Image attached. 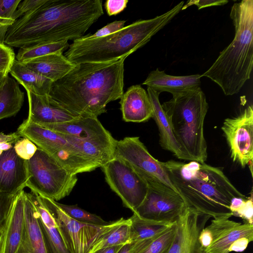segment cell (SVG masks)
Masks as SVG:
<instances>
[{"label":"cell","mask_w":253,"mask_h":253,"mask_svg":"<svg viewBox=\"0 0 253 253\" xmlns=\"http://www.w3.org/2000/svg\"><path fill=\"white\" fill-rule=\"evenodd\" d=\"M235 29L232 42L201 75L216 83L225 95L238 93L251 78L253 67V0H243L231 7Z\"/></svg>","instance_id":"obj_5"},{"label":"cell","mask_w":253,"mask_h":253,"mask_svg":"<svg viewBox=\"0 0 253 253\" xmlns=\"http://www.w3.org/2000/svg\"><path fill=\"white\" fill-rule=\"evenodd\" d=\"M22 64L53 82L62 78L76 66L62 52L49 54Z\"/></svg>","instance_id":"obj_24"},{"label":"cell","mask_w":253,"mask_h":253,"mask_svg":"<svg viewBox=\"0 0 253 253\" xmlns=\"http://www.w3.org/2000/svg\"><path fill=\"white\" fill-rule=\"evenodd\" d=\"M101 168L110 188L126 207L134 212L144 200L148 189L146 181L124 160L114 158Z\"/></svg>","instance_id":"obj_10"},{"label":"cell","mask_w":253,"mask_h":253,"mask_svg":"<svg viewBox=\"0 0 253 253\" xmlns=\"http://www.w3.org/2000/svg\"><path fill=\"white\" fill-rule=\"evenodd\" d=\"M14 22V20L12 18L0 17V44H4L8 29Z\"/></svg>","instance_id":"obj_41"},{"label":"cell","mask_w":253,"mask_h":253,"mask_svg":"<svg viewBox=\"0 0 253 253\" xmlns=\"http://www.w3.org/2000/svg\"><path fill=\"white\" fill-rule=\"evenodd\" d=\"M124 245L116 246L98 250L93 253H118Z\"/></svg>","instance_id":"obj_43"},{"label":"cell","mask_w":253,"mask_h":253,"mask_svg":"<svg viewBox=\"0 0 253 253\" xmlns=\"http://www.w3.org/2000/svg\"><path fill=\"white\" fill-rule=\"evenodd\" d=\"M104 14L101 0H47L37 10L16 20L4 44L21 48L75 40L84 36Z\"/></svg>","instance_id":"obj_1"},{"label":"cell","mask_w":253,"mask_h":253,"mask_svg":"<svg viewBox=\"0 0 253 253\" xmlns=\"http://www.w3.org/2000/svg\"><path fill=\"white\" fill-rule=\"evenodd\" d=\"M228 2L227 0H190L183 5L181 10L186 9L192 5H196L199 10L208 7L225 5Z\"/></svg>","instance_id":"obj_40"},{"label":"cell","mask_w":253,"mask_h":253,"mask_svg":"<svg viewBox=\"0 0 253 253\" xmlns=\"http://www.w3.org/2000/svg\"><path fill=\"white\" fill-rule=\"evenodd\" d=\"M42 126L72 136L84 142L92 143L114 155L117 140L105 128L97 117L80 116L69 122L46 125Z\"/></svg>","instance_id":"obj_14"},{"label":"cell","mask_w":253,"mask_h":253,"mask_svg":"<svg viewBox=\"0 0 253 253\" xmlns=\"http://www.w3.org/2000/svg\"><path fill=\"white\" fill-rule=\"evenodd\" d=\"M128 2V0H106L104 6L107 14L109 16L118 14L126 7Z\"/></svg>","instance_id":"obj_38"},{"label":"cell","mask_w":253,"mask_h":253,"mask_svg":"<svg viewBox=\"0 0 253 253\" xmlns=\"http://www.w3.org/2000/svg\"><path fill=\"white\" fill-rule=\"evenodd\" d=\"M187 208L177 192L163 186H148L144 200L133 213L144 218L174 223Z\"/></svg>","instance_id":"obj_12"},{"label":"cell","mask_w":253,"mask_h":253,"mask_svg":"<svg viewBox=\"0 0 253 253\" xmlns=\"http://www.w3.org/2000/svg\"><path fill=\"white\" fill-rule=\"evenodd\" d=\"M12 147H13V146L10 143H0V149L3 151L8 150Z\"/></svg>","instance_id":"obj_45"},{"label":"cell","mask_w":253,"mask_h":253,"mask_svg":"<svg viewBox=\"0 0 253 253\" xmlns=\"http://www.w3.org/2000/svg\"><path fill=\"white\" fill-rule=\"evenodd\" d=\"M21 138V136L17 131L8 134L0 132V143H7L13 144Z\"/></svg>","instance_id":"obj_42"},{"label":"cell","mask_w":253,"mask_h":253,"mask_svg":"<svg viewBox=\"0 0 253 253\" xmlns=\"http://www.w3.org/2000/svg\"><path fill=\"white\" fill-rule=\"evenodd\" d=\"M83 63L53 83L48 97L80 116L97 117L106 112L109 102L124 93V61Z\"/></svg>","instance_id":"obj_2"},{"label":"cell","mask_w":253,"mask_h":253,"mask_svg":"<svg viewBox=\"0 0 253 253\" xmlns=\"http://www.w3.org/2000/svg\"><path fill=\"white\" fill-rule=\"evenodd\" d=\"M126 22L125 20L115 21L108 24L94 34L84 36L83 37L86 39H95L112 34L123 29Z\"/></svg>","instance_id":"obj_36"},{"label":"cell","mask_w":253,"mask_h":253,"mask_svg":"<svg viewBox=\"0 0 253 253\" xmlns=\"http://www.w3.org/2000/svg\"><path fill=\"white\" fill-rule=\"evenodd\" d=\"M24 101V92L13 78L7 76L0 88V120L16 115Z\"/></svg>","instance_id":"obj_26"},{"label":"cell","mask_w":253,"mask_h":253,"mask_svg":"<svg viewBox=\"0 0 253 253\" xmlns=\"http://www.w3.org/2000/svg\"><path fill=\"white\" fill-rule=\"evenodd\" d=\"M27 180L26 160L14 148L0 155V193L15 196L23 190Z\"/></svg>","instance_id":"obj_16"},{"label":"cell","mask_w":253,"mask_h":253,"mask_svg":"<svg viewBox=\"0 0 253 253\" xmlns=\"http://www.w3.org/2000/svg\"><path fill=\"white\" fill-rule=\"evenodd\" d=\"M26 187L31 192L55 201L69 195L78 177L60 165L51 156L38 147L34 156L26 160Z\"/></svg>","instance_id":"obj_7"},{"label":"cell","mask_w":253,"mask_h":253,"mask_svg":"<svg viewBox=\"0 0 253 253\" xmlns=\"http://www.w3.org/2000/svg\"><path fill=\"white\" fill-rule=\"evenodd\" d=\"M161 106L184 154L190 161L205 163L208 153L204 124L209 105L201 87L173 94Z\"/></svg>","instance_id":"obj_6"},{"label":"cell","mask_w":253,"mask_h":253,"mask_svg":"<svg viewBox=\"0 0 253 253\" xmlns=\"http://www.w3.org/2000/svg\"><path fill=\"white\" fill-rule=\"evenodd\" d=\"M181 253H203V252L201 250L199 245L192 246Z\"/></svg>","instance_id":"obj_44"},{"label":"cell","mask_w":253,"mask_h":253,"mask_svg":"<svg viewBox=\"0 0 253 253\" xmlns=\"http://www.w3.org/2000/svg\"><path fill=\"white\" fill-rule=\"evenodd\" d=\"M119 103L123 119L125 122L141 123L152 117L153 110L149 97L140 85L128 87L123 93Z\"/></svg>","instance_id":"obj_19"},{"label":"cell","mask_w":253,"mask_h":253,"mask_svg":"<svg viewBox=\"0 0 253 253\" xmlns=\"http://www.w3.org/2000/svg\"><path fill=\"white\" fill-rule=\"evenodd\" d=\"M67 41L52 43H39L20 48L15 59L24 63L49 54L62 52L69 46Z\"/></svg>","instance_id":"obj_28"},{"label":"cell","mask_w":253,"mask_h":253,"mask_svg":"<svg viewBox=\"0 0 253 253\" xmlns=\"http://www.w3.org/2000/svg\"><path fill=\"white\" fill-rule=\"evenodd\" d=\"M9 73L26 91L39 96H48L53 83L16 59L11 67Z\"/></svg>","instance_id":"obj_25"},{"label":"cell","mask_w":253,"mask_h":253,"mask_svg":"<svg viewBox=\"0 0 253 253\" xmlns=\"http://www.w3.org/2000/svg\"><path fill=\"white\" fill-rule=\"evenodd\" d=\"M38 196L53 216L60 234L71 253H88L93 245L104 235L127 220L121 218L105 226L80 222L68 216L57 205V201Z\"/></svg>","instance_id":"obj_8"},{"label":"cell","mask_w":253,"mask_h":253,"mask_svg":"<svg viewBox=\"0 0 253 253\" xmlns=\"http://www.w3.org/2000/svg\"><path fill=\"white\" fill-rule=\"evenodd\" d=\"M3 228H0V253H1V249L3 241Z\"/></svg>","instance_id":"obj_47"},{"label":"cell","mask_w":253,"mask_h":253,"mask_svg":"<svg viewBox=\"0 0 253 253\" xmlns=\"http://www.w3.org/2000/svg\"><path fill=\"white\" fill-rule=\"evenodd\" d=\"M24 226L15 253H47L38 219L37 210L29 193L23 191Z\"/></svg>","instance_id":"obj_18"},{"label":"cell","mask_w":253,"mask_h":253,"mask_svg":"<svg viewBox=\"0 0 253 253\" xmlns=\"http://www.w3.org/2000/svg\"><path fill=\"white\" fill-rule=\"evenodd\" d=\"M16 196L0 193V228H3L6 219Z\"/></svg>","instance_id":"obj_37"},{"label":"cell","mask_w":253,"mask_h":253,"mask_svg":"<svg viewBox=\"0 0 253 253\" xmlns=\"http://www.w3.org/2000/svg\"><path fill=\"white\" fill-rule=\"evenodd\" d=\"M29 102L27 120L38 125L65 123L80 116L61 106L48 96H39L27 90Z\"/></svg>","instance_id":"obj_17"},{"label":"cell","mask_w":253,"mask_h":253,"mask_svg":"<svg viewBox=\"0 0 253 253\" xmlns=\"http://www.w3.org/2000/svg\"><path fill=\"white\" fill-rule=\"evenodd\" d=\"M169 178L188 208L213 218L232 216L234 197L245 198L220 168L191 161L162 162Z\"/></svg>","instance_id":"obj_3"},{"label":"cell","mask_w":253,"mask_h":253,"mask_svg":"<svg viewBox=\"0 0 253 253\" xmlns=\"http://www.w3.org/2000/svg\"><path fill=\"white\" fill-rule=\"evenodd\" d=\"M184 3V1L180 2L154 18L136 21L112 34L95 39L83 36L75 40L64 55L75 65L105 63L127 57L169 24L181 10Z\"/></svg>","instance_id":"obj_4"},{"label":"cell","mask_w":253,"mask_h":253,"mask_svg":"<svg viewBox=\"0 0 253 253\" xmlns=\"http://www.w3.org/2000/svg\"><path fill=\"white\" fill-rule=\"evenodd\" d=\"M7 75H0V88L1 87L2 84H4L5 79L7 77Z\"/></svg>","instance_id":"obj_48"},{"label":"cell","mask_w":253,"mask_h":253,"mask_svg":"<svg viewBox=\"0 0 253 253\" xmlns=\"http://www.w3.org/2000/svg\"><path fill=\"white\" fill-rule=\"evenodd\" d=\"M57 204L68 216L78 222L97 226H105L111 223L105 221L95 214L78 207L77 205H67L57 202Z\"/></svg>","instance_id":"obj_30"},{"label":"cell","mask_w":253,"mask_h":253,"mask_svg":"<svg viewBox=\"0 0 253 253\" xmlns=\"http://www.w3.org/2000/svg\"><path fill=\"white\" fill-rule=\"evenodd\" d=\"M3 152V151H2L0 149V155H1V154Z\"/></svg>","instance_id":"obj_49"},{"label":"cell","mask_w":253,"mask_h":253,"mask_svg":"<svg viewBox=\"0 0 253 253\" xmlns=\"http://www.w3.org/2000/svg\"><path fill=\"white\" fill-rule=\"evenodd\" d=\"M129 244L125 245L118 253H129Z\"/></svg>","instance_id":"obj_46"},{"label":"cell","mask_w":253,"mask_h":253,"mask_svg":"<svg viewBox=\"0 0 253 253\" xmlns=\"http://www.w3.org/2000/svg\"><path fill=\"white\" fill-rule=\"evenodd\" d=\"M21 0H0V17L12 18Z\"/></svg>","instance_id":"obj_39"},{"label":"cell","mask_w":253,"mask_h":253,"mask_svg":"<svg viewBox=\"0 0 253 253\" xmlns=\"http://www.w3.org/2000/svg\"><path fill=\"white\" fill-rule=\"evenodd\" d=\"M23 191L15 197L6 219L1 253H15L20 243L24 226Z\"/></svg>","instance_id":"obj_21"},{"label":"cell","mask_w":253,"mask_h":253,"mask_svg":"<svg viewBox=\"0 0 253 253\" xmlns=\"http://www.w3.org/2000/svg\"><path fill=\"white\" fill-rule=\"evenodd\" d=\"M37 210L38 219L47 253H71L67 248L55 221L38 194L29 193Z\"/></svg>","instance_id":"obj_23"},{"label":"cell","mask_w":253,"mask_h":253,"mask_svg":"<svg viewBox=\"0 0 253 253\" xmlns=\"http://www.w3.org/2000/svg\"><path fill=\"white\" fill-rule=\"evenodd\" d=\"M16 154L25 160H30L35 154L38 147L31 140L23 137L17 141L13 146Z\"/></svg>","instance_id":"obj_34"},{"label":"cell","mask_w":253,"mask_h":253,"mask_svg":"<svg viewBox=\"0 0 253 253\" xmlns=\"http://www.w3.org/2000/svg\"><path fill=\"white\" fill-rule=\"evenodd\" d=\"M15 56L12 48L5 44H0V75H8Z\"/></svg>","instance_id":"obj_33"},{"label":"cell","mask_w":253,"mask_h":253,"mask_svg":"<svg viewBox=\"0 0 253 253\" xmlns=\"http://www.w3.org/2000/svg\"><path fill=\"white\" fill-rule=\"evenodd\" d=\"M129 219L131 222V243L157 236L161 234L174 223L144 218L134 213L129 218Z\"/></svg>","instance_id":"obj_27"},{"label":"cell","mask_w":253,"mask_h":253,"mask_svg":"<svg viewBox=\"0 0 253 253\" xmlns=\"http://www.w3.org/2000/svg\"><path fill=\"white\" fill-rule=\"evenodd\" d=\"M250 197H234L231 202L230 209L232 216L239 217L247 222L253 224V192Z\"/></svg>","instance_id":"obj_31"},{"label":"cell","mask_w":253,"mask_h":253,"mask_svg":"<svg viewBox=\"0 0 253 253\" xmlns=\"http://www.w3.org/2000/svg\"><path fill=\"white\" fill-rule=\"evenodd\" d=\"M47 0H25L21 1L12 16V19L15 21L21 17L32 12L42 5Z\"/></svg>","instance_id":"obj_35"},{"label":"cell","mask_w":253,"mask_h":253,"mask_svg":"<svg viewBox=\"0 0 253 253\" xmlns=\"http://www.w3.org/2000/svg\"><path fill=\"white\" fill-rule=\"evenodd\" d=\"M130 223L128 218L126 222L107 233L93 245L88 253H93L103 248L130 243Z\"/></svg>","instance_id":"obj_29"},{"label":"cell","mask_w":253,"mask_h":253,"mask_svg":"<svg viewBox=\"0 0 253 253\" xmlns=\"http://www.w3.org/2000/svg\"><path fill=\"white\" fill-rule=\"evenodd\" d=\"M17 131L21 137L27 138L47 153L67 149L85 154L84 143L79 139L46 128L27 119L19 126Z\"/></svg>","instance_id":"obj_15"},{"label":"cell","mask_w":253,"mask_h":253,"mask_svg":"<svg viewBox=\"0 0 253 253\" xmlns=\"http://www.w3.org/2000/svg\"><path fill=\"white\" fill-rule=\"evenodd\" d=\"M176 231V223L156 238L143 253H168L174 241Z\"/></svg>","instance_id":"obj_32"},{"label":"cell","mask_w":253,"mask_h":253,"mask_svg":"<svg viewBox=\"0 0 253 253\" xmlns=\"http://www.w3.org/2000/svg\"><path fill=\"white\" fill-rule=\"evenodd\" d=\"M200 74L186 76L168 75L158 68L151 71L142 84L146 85L160 94L168 92L172 95L200 87Z\"/></svg>","instance_id":"obj_20"},{"label":"cell","mask_w":253,"mask_h":253,"mask_svg":"<svg viewBox=\"0 0 253 253\" xmlns=\"http://www.w3.org/2000/svg\"><path fill=\"white\" fill-rule=\"evenodd\" d=\"M229 218H213L209 225L202 229L198 240L203 253H229L231 248L240 240H253V224Z\"/></svg>","instance_id":"obj_11"},{"label":"cell","mask_w":253,"mask_h":253,"mask_svg":"<svg viewBox=\"0 0 253 253\" xmlns=\"http://www.w3.org/2000/svg\"><path fill=\"white\" fill-rule=\"evenodd\" d=\"M147 93L153 110L152 118L155 121L159 131L161 146L173 153L180 160L190 161L183 152L174 136L170 123L160 102V93L150 87L147 88Z\"/></svg>","instance_id":"obj_22"},{"label":"cell","mask_w":253,"mask_h":253,"mask_svg":"<svg viewBox=\"0 0 253 253\" xmlns=\"http://www.w3.org/2000/svg\"><path fill=\"white\" fill-rule=\"evenodd\" d=\"M128 164L146 181L148 186H163L178 193L163 165L154 158L137 136L116 140L114 158ZM180 195V194H179Z\"/></svg>","instance_id":"obj_9"},{"label":"cell","mask_w":253,"mask_h":253,"mask_svg":"<svg viewBox=\"0 0 253 253\" xmlns=\"http://www.w3.org/2000/svg\"><path fill=\"white\" fill-rule=\"evenodd\" d=\"M231 157L244 168L253 159V107L251 105L238 116L226 119L221 126Z\"/></svg>","instance_id":"obj_13"}]
</instances>
